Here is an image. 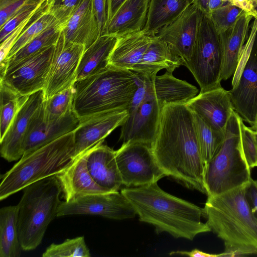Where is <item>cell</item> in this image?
<instances>
[{"label": "cell", "mask_w": 257, "mask_h": 257, "mask_svg": "<svg viewBox=\"0 0 257 257\" xmlns=\"http://www.w3.org/2000/svg\"><path fill=\"white\" fill-rule=\"evenodd\" d=\"M156 161L166 176L206 194L205 165L197 140L192 111L186 104L162 108L152 144Z\"/></svg>", "instance_id": "6da1fadb"}, {"label": "cell", "mask_w": 257, "mask_h": 257, "mask_svg": "<svg viewBox=\"0 0 257 257\" xmlns=\"http://www.w3.org/2000/svg\"><path fill=\"white\" fill-rule=\"evenodd\" d=\"M120 192L127 199L139 220L152 225L156 232H167L175 238L193 240L197 235L211 231L201 221L202 208L172 195L157 182L126 187Z\"/></svg>", "instance_id": "7a4b0ae2"}, {"label": "cell", "mask_w": 257, "mask_h": 257, "mask_svg": "<svg viewBox=\"0 0 257 257\" xmlns=\"http://www.w3.org/2000/svg\"><path fill=\"white\" fill-rule=\"evenodd\" d=\"M248 183L208 197L202 208L211 231L224 242L220 257L257 255V220L246 196Z\"/></svg>", "instance_id": "3957f363"}, {"label": "cell", "mask_w": 257, "mask_h": 257, "mask_svg": "<svg viewBox=\"0 0 257 257\" xmlns=\"http://www.w3.org/2000/svg\"><path fill=\"white\" fill-rule=\"evenodd\" d=\"M73 110L80 121L100 114L128 110L138 88L133 71L108 66L75 82Z\"/></svg>", "instance_id": "277c9868"}, {"label": "cell", "mask_w": 257, "mask_h": 257, "mask_svg": "<svg viewBox=\"0 0 257 257\" xmlns=\"http://www.w3.org/2000/svg\"><path fill=\"white\" fill-rule=\"evenodd\" d=\"M76 158L73 132L23 155L2 175L0 200L36 182L60 173Z\"/></svg>", "instance_id": "5b68a950"}, {"label": "cell", "mask_w": 257, "mask_h": 257, "mask_svg": "<svg viewBox=\"0 0 257 257\" xmlns=\"http://www.w3.org/2000/svg\"><path fill=\"white\" fill-rule=\"evenodd\" d=\"M61 189L55 176L27 186L17 204L18 227L22 250L36 249L50 223L56 217Z\"/></svg>", "instance_id": "8992f818"}, {"label": "cell", "mask_w": 257, "mask_h": 257, "mask_svg": "<svg viewBox=\"0 0 257 257\" xmlns=\"http://www.w3.org/2000/svg\"><path fill=\"white\" fill-rule=\"evenodd\" d=\"M240 118L235 110L233 111L221 147L205 166L204 182L207 197L230 191L252 179L241 149Z\"/></svg>", "instance_id": "52a82bcc"}, {"label": "cell", "mask_w": 257, "mask_h": 257, "mask_svg": "<svg viewBox=\"0 0 257 257\" xmlns=\"http://www.w3.org/2000/svg\"><path fill=\"white\" fill-rule=\"evenodd\" d=\"M184 66L193 74L200 92L221 87L223 52L220 35L208 15L202 13L191 56Z\"/></svg>", "instance_id": "ba28073f"}, {"label": "cell", "mask_w": 257, "mask_h": 257, "mask_svg": "<svg viewBox=\"0 0 257 257\" xmlns=\"http://www.w3.org/2000/svg\"><path fill=\"white\" fill-rule=\"evenodd\" d=\"M254 18L229 90L234 110L251 127L257 121V18Z\"/></svg>", "instance_id": "9c48e42d"}, {"label": "cell", "mask_w": 257, "mask_h": 257, "mask_svg": "<svg viewBox=\"0 0 257 257\" xmlns=\"http://www.w3.org/2000/svg\"><path fill=\"white\" fill-rule=\"evenodd\" d=\"M115 158L122 185L126 187L156 183L166 176L151 145L139 142L123 143L115 151Z\"/></svg>", "instance_id": "30bf717a"}, {"label": "cell", "mask_w": 257, "mask_h": 257, "mask_svg": "<svg viewBox=\"0 0 257 257\" xmlns=\"http://www.w3.org/2000/svg\"><path fill=\"white\" fill-rule=\"evenodd\" d=\"M95 215L114 220L132 218L137 215L127 199L117 191L92 194L72 201L61 202L56 217Z\"/></svg>", "instance_id": "8fae6325"}, {"label": "cell", "mask_w": 257, "mask_h": 257, "mask_svg": "<svg viewBox=\"0 0 257 257\" xmlns=\"http://www.w3.org/2000/svg\"><path fill=\"white\" fill-rule=\"evenodd\" d=\"M55 48V45L45 48L8 68L1 80L23 95L43 90Z\"/></svg>", "instance_id": "7c38bea8"}, {"label": "cell", "mask_w": 257, "mask_h": 257, "mask_svg": "<svg viewBox=\"0 0 257 257\" xmlns=\"http://www.w3.org/2000/svg\"><path fill=\"white\" fill-rule=\"evenodd\" d=\"M85 47L66 41L62 32L55 44L54 53L45 86L44 100L74 85L77 70Z\"/></svg>", "instance_id": "4fadbf2b"}, {"label": "cell", "mask_w": 257, "mask_h": 257, "mask_svg": "<svg viewBox=\"0 0 257 257\" xmlns=\"http://www.w3.org/2000/svg\"><path fill=\"white\" fill-rule=\"evenodd\" d=\"M202 12L191 3L181 15L156 35L183 61L190 58L197 38Z\"/></svg>", "instance_id": "5bb4252c"}, {"label": "cell", "mask_w": 257, "mask_h": 257, "mask_svg": "<svg viewBox=\"0 0 257 257\" xmlns=\"http://www.w3.org/2000/svg\"><path fill=\"white\" fill-rule=\"evenodd\" d=\"M80 122L73 109L58 119H46L44 115L42 103L29 125L24 142L23 155L74 132Z\"/></svg>", "instance_id": "9a60e30c"}, {"label": "cell", "mask_w": 257, "mask_h": 257, "mask_svg": "<svg viewBox=\"0 0 257 257\" xmlns=\"http://www.w3.org/2000/svg\"><path fill=\"white\" fill-rule=\"evenodd\" d=\"M159 102L149 97L130 107L128 116L121 126L120 140L139 142L152 145L155 139L161 110Z\"/></svg>", "instance_id": "2e32d148"}, {"label": "cell", "mask_w": 257, "mask_h": 257, "mask_svg": "<svg viewBox=\"0 0 257 257\" xmlns=\"http://www.w3.org/2000/svg\"><path fill=\"white\" fill-rule=\"evenodd\" d=\"M44 100L43 90L29 95L0 140L1 155L8 162L17 161L23 155L24 144L29 125Z\"/></svg>", "instance_id": "e0dca14e"}, {"label": "cell", "mask_w": 257, "mask_h": 257, "mask_svg": "<svg viewBox=\"0 0 257 257\" xmlns=\"http://www.w3.org/2000/svg\"><path fill=\"white\" fill-rule=\"evenodd\" d=\"M186 104L212 128L224 134L234 111L229 91L222 87L200 92Z\"/></svg>", "instance_id": "ac0fdd59"}, {"label": "cell", "mask_w": 257, "mask_h": 257, "mask_svg": "<svg viewBox=\"0 0 257 257\" xmlns=\"http://www.w3.org/2000/svg\"><path fill=\"white\" fill-rule=\"evenodd\" d=\"M128 116V110H125L100 114L80 121L73 132L76 157L103 142L125 122Z\"/></svg>", "instance_id": "d6986e66"}, {"label": "cell", "mask_w": 257, "mask_h": 257, "mask_svg": "<svg viewBox=\"0 0 257 257\" xmlns=\"http://www.w3.org/2000/svg\"><path fill=\"white\" fill-rule=\"evenodd\" d=\"M86 151V165L94 181L107 192L117 191L122 185L115 151L102 144Z\"/></svg>", "instance_id": "ffe728a7"}, {"label": "cell", "mask_w": 257, "mask_h": 257, "mask_svg": "<svg viewBox=\"0 0 257 257\" xmlns=\"http://www.w3.org/2000/svg\"><path fill=\"white\" fill-rule=\"evenodd\" d=\"M141 75L144 80L147 97L157 101L162 107L170 104H186L198 93L196 87L168 72L154 78Z\"/></svg>", "instance_id": "44dd1931"}, {"label": "cell", "mask_w": 257, "mask_h": 257, "mask_svg": "<svg viewBox=\"0 0 257 257\" xmlns=\"http://www.w3.org/2000/svg\"><path fill=\"white\" fill-rule=\"evenodd\" d=\"M55 176L66 202L89 194L107 192L91 177L86 165V151L77 156L66 169Z\"/></svg>", "instance_id": "7402d4cb"}, {"label": "cell", "mask_w": 257, "mask_h": 257, "mask_svg": "<svg viewBox=\"0 0 257 257\" xmlns=\"http://www.w3.org/2000/svg\"><path fill=\"white\" fill-rule=\"evenodd\" d=\"M253 17V14L245 10L232 26L219 34L223 52L221 81L227 80L237 69Z\"/></svg>", "instance_id": "603a6c76"}, {"label": "cell", "mask_w": 257, "mask_h": 257, "mask_svg": "<svg viewBox=\"0 0 257 257\" xmlns=\"http://www.w3.org/2000/svg\"><path fill=\"white\" fill-rule=\"evenodd\" d=\"M66 41L83 45L85 50L100 36L92 0H85L62 30Z\"/></svg>", "instance_id": "cb8c5ba5"}, {"label": "cell", "mask_w": 257, "mask_h": 257, "mask_svg": "<svg viewBox=\"0 0 257 257\" xmlns=\"http://www.w3.org/2000/svg\"><path fill=\"white\" fill-rule=\"evenodd\" d=\"M153 37L143 30L118 37L109 56L108 66L133 70L142 60Z\"/></svg>", "instance_id": "d4e9b609"}, {"label": "cell", "mask_w": 257, "mask_h": 257, "mask_svg": "<svg viewBox=\"0 0 257 257\" xmlns=\"http://www.w3.org/2000/svg\"><path fill=\"white\" fill-rule=\"evenodd\" d=\"M150 0H125L108 22L105 35L117 37L142 30Z\"/></svg>", "instance_id": "484cf974"}, {"label": "cell", "mask_w": 257, "mask_h": 257, "mask_svg": "<svg viewBox=\"0 0 257 257\" xmlns=\"http://www.w3.org/2000/svg\"><path fill=\"white\" fill-rule=\"evenodd\" d=\"M181 65H183V60L171 51L165 41L155 35L142 60L132 71L154 78L161 69L172 73Z\"/></svg>", "instance_id": "4316f807"}, {"label": "cell", "mask_w": 257, "mask_h": 257, "mask_svg": "<svg viewBox=\"0 0 257 257\" xmlns=\"http://www.w3.org/2000/svg\"><path fill=\"white\" fill-rule=\"evenodd\" d=\"M117 38L111 35L100 36L84 50L77 68L76 81L93 75L108 66L109 56Z\"/></svg>", "instance_id": "83f0119b"}, {"label": "cell", "mask_w": 257, "mask_h": 257, "mask_svg": "<svg viewBox=\"0 0 257 257\" xmlns=\"http://www.w3.org/2000/svg\"><path fill=\"white\" fill-rule=\"evenodd\" d=\"M192 0H150L145 25L143 29L147 35L154 36L185 11Z\"/></svg>", "instance_id": "f1b7e54d"}, {"label": "cell", "mask_w": 257, "mask_h": 257, "mask_svg": "<svg viewBox=\"0 0 257 257\" xmlns=\"http://www.w3.org/2000/svg\"><path fill=\"white\" fill-rule=\"evenodd\" d=\"M18 205L0 209V257H19L22 248L18 227Z\"/></svg>", "instance_id": "f546056e"}, {"label": "cell", "mask_w": 257, "mask_h": 257, "mask_svg": "<svg viewBox=\"0 0 257 257\" xmlns=\"http://www.w3.org/2000/svg\"><path fill=\"white\" fill-rule=\"evenodd\" d=\"M29 96L20 94L1 80L0 140L5 136Z\"/></svg>", "instance_id": "4dcf8cb0"}, {"label": "cell", "mask_w": 257, "mask_h": 257, "mask_svg": "<svg viewBox=\"0 0 257 257\" xmlns=\"http://www.w3.org/2000/svg\"><path fill=\"white\" fill-rule=\"evenodd\" d=\"M193 113L197 140L206 166L221 147L225 134L215 131L200 116L194 112Z\"/></svg>", "instance_id": "1f68e13d"}, {"label": "cell", "mask_w": 257, "mask_h": 257, "mask_svg": "<svg viewBox=\"0 0 257 257\" xmlns=\"http://www.w3.org/2000/svg\"><path fill=\"white\" fill-rule=\"evenodd\" d=\"M62 30L61 25L57 24L44 31L7 60V69L45 48L55 45Z\"/></svg>", "instance_id": "d6a6232c"}, {"label": "cell", "mask_w": 257, "mask_h": 257, "mask_svg": "<svg viewBox=\"0 0 257 257\" xmlns=\"http://www.w3.org/2000/svg\"><path fill=\"white\" fill-rule=\"evenodd\" d=\"M57 24H59V22L48 12L37 18L20 35L10 50L5 62L1 64V69H6L7 66V60L27 43L48 28Z\"/></svg>", "instance_id": "836d02e7"}, {"label": "cell", "mask_w": 257, "mask_h": 257, "mask_svg": "<svg viewBox=\"0 0 257 257\" xmlns=\"http://www.w3.org/2000/svg\"><path fill=\"white\" fill-rule=\"evenodd\" d=\"M74 92L73 85L44 100L43 108L45 118L48 120L58 119L73 109Z\"/></svg>", "instance_id": "e575fe53"}, {"label": "cell", "mask_w": 257, "mask_h": 257, "mask_svg": "<svg viewBox=\"0 0 257 257\" xmlns=\"http://www.w3.org/2000/svg\"><path fill=\"white\" fill-rule=\"evenodd\" d=\"M43 257H90L91 254L84 237L67 239L61 243L51 244L42 254Z\"/></svg>", "instance_id": "d590c367"}, {"label": "cell", "mask_w": 257, "mask_h": 257, "mask_svg": "<svg viewBox=\"0 0 257 257\" xmlns=\"http://www.w3.org/2000/svg\"><path fill=\"white\" fill-rule=\"evenodd\" d=\"M245 10L242 2L231 1L212 11L209 16L220 34L232 26Z\"/></svg>", "instance_id": "8d00e7d4"}, {"label": "cell", "mask_w": 257, "mask_h": 257, "mask_svg": "<svg viewBox=\"0 0 257 257\" xmlns=\"http://www.w3.org/2000/svg\"><path fill=\"white\" fill-rule=\"evenodd\" d=\"M45 0H29L0 28V44L19 26L30 19Z\"/></svg>", "instance_id": "74e56055"}, {"label": "cell", "mask_w": 257, "mask_h": 257, "mask_svg": "<svg viewBox=\"0 0 257 257\" xmlns=\"http://www.w3.org/2000/svg\"><path fill=\"white\" fill-rule=\"evenodd\" d=\"M240 145L243 157L250 169L257 167V142L255 132L240 118Z\"/></svg>", "instance_id": "f35d334b"}, {"label": "cell", "mask_w": 257, "mask_h": 257, "mask_svg": "<svg viewBox=\"0 0 257 257\" xmlns=\"http://www.w3.org/2000/svg\"><path fill=\"white\" fill-rule=\"evenodd\" d=\"M85 0H47L48 12L59 22L62 29Z\"/></svg>", "instance_id": "ab89813d"}, {"label": "cell", "mask_w": 257, "mask_h": 257, "mask_svg": "<svg viewBox=\"0 0 257 257\" xmlns=\"http://www.w3.org/2000/svg\"><path fill=\"white\" fill-rule=\"evenodd\" d=\"M29 0H0V28Z\"/></svg>", "instance_id": "60d3db41"}, {"label": "cell", "mask_w": 257, "mask_h": 257, "mask_svg": "<svg viewBox=\"0 0 257 257\" xmlns=\"http://www.w3.org/2000/svg\"><path fill=\"white\" fill-rule=\"evenodd\" d=\"M100 36L105 35L107 24V0H92Z\"/></svg>", "instance_id": "b9f144b4"}, {"label": "cell", "mask_w": 257, "mask_h": 257, "mask_svg": "<svg viewBox=\"0 0 257 257\" xmlns=\"http://www.w3.org/2000/svg\"><path fill=\"white\" fill-rule=\"evenodd\" d=\"M245 194L251 212L257 220V180L251 179L247 185Z\"/></svg>", "instance_id": "7bdbcfd3"}, {"label": "cell", "mask_w": 257, "mask_h": 257, "mask_svg": "<svg viewBox=\"0 0 257 257\" xmlns=\"http://www.w3.org/2000/svg\"><path fill=\"white\" fill-rule=\"evenodd\" d=\"M170 255L180 254L187 255L191 257H220L219 254H211L207 253L197 249H193L191 251H172L170 253Z\"/></svg>", "instance_id": "ee69618b"}, {"label": "cell", "mask_w": 257, "mask_h": 257, "mask_svg": "<svg viewBox=\"0 0 257 257\" xmlns=\"http://www.w3.org/2000/svg\"><path fill=\"white\" fill-rule=\"evenodd\" d=\"M125 0H107V23Z\"/></svg>", "instance_id": "f6af8a7d"}, {"label": "cell", "mask_w": 257, "mask_h": 257, "mask_svg": "<svg viewBox=\"0 0 257 257\" xmlns=\"http://www.w3.org/2000/svg\"><path fill=\"white\" fill-rule=\"evenodd\" d=\"M209 0H192L191 3L196 6L203 14L209 15Z\"/></svg>", "instance_id": "bcb514c9"}, {"label": "cell", "mask_w": 257, "mask_h": 257, "mask_svg": "<svg viewBox=\"0 0 257 257\" xmlns=\"http://www.w3.org/2000/svg\"><path fill=\"white\" fill-rule=\"evenodd\" d=\"M231 1H236L232 0H209L208 9L209 14L212 11L216 10L223 6L227 4Z\"/></svg>", "instance_id": "7dc6e473"}, {"label": "cell", "mask_w": 257, "mask_h": 257, "mask_svg": "<svg viewBox=\"0 0 257 257\" xmlns=\"http://www.w3.org/2000/svg\"><path fill=\"white\" fill-rule=\"evenodd\" d=\"M246 2L249 10L253 14L254 18H257V0H251Z\"/></svg>", "instance_id": "c3c4849f"}, {"label": "cell", "mask_w": 257, "mask_h": 257, "mask_svg": "<svg viewBox=\"0 0 257 257\" xmlns=\"http://www.w3.org/2000/svg\"><path fill=\"white\" fill-rule=\"evenodd\" d=\"M254 131L257 132V121L256 124L252 127H251Z\"/></svg>", "instance_id": "681fc988"}, {"label": "cell", "mask_w": 257, "mask_h": 257, "mask_svg": "<svg viewBox=\"0 0 257 257\" xmlns=\"http://www.w3.org/2000/svg\"><path fill=\"white\" fill-rule=\"evenodd\" d=\"M255 137H256V142H257V132H255Z\"/></svg>", "instance_id": "f907efd6"}]
</instances>
